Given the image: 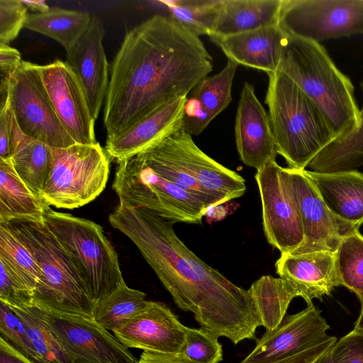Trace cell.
<instances>
[{
	"label": "cell",
	"mask_w": 363,
	"mask_h": 363,
	"mask_svg": "<svg viewBox=\"0 0 363 363\" xmlns=\"http://www.w3.org/2000/svg\"><path fill=\"white\" fill-rule=\"evenodd\" d=\"M146 294L127 286L125 282L113 293L98 302L94 311V320L109 331L138 313L146 304Z\"/></svg>",
	"instance_id": "obj_33"
},
{
	"label": "cell",
	"mask_w": 363,
	"mask_h": 363,
	"mask_svg": "<svg viewBox=\"0 0 363 363\" xmlns=\"http://www.w3.org/2000/svg\"><path fill=\"white\" fill-rule=\"evenodd\" d=\"M186 328L164 303L147 301L138 313L112 332L128 348L178 355L186 343Z\"/></svg>",
	"instance_id": "obj_16"
},
{
	"label": "cell",
	"mask_w": 363,
	"mask_h": 363,
	"mask_svg": "<svg viewBox=\"0 0 363 363\" xmlns=\"http://www.w3.org/2000/svg\"><path fill=\"white\" fill-rule=\"evenodd\" d=\"M362 165L363 106L359 110L357 128L349 134L332 141L311 160L308 167L318 173H334L356 170Z\"/></svg>",
	"instance_id": "obj_30"
},
{
	"label": "cell",
	"mask_w": 363,
	"mask_h": 363,
	"mask_svg": "<svg viewBox=\"0 0 363 363\" xmlns=\"http://www.w3.org/2000/svg\"><path fill=\"white\" fill-rule=\"evenodd\" d=\"M105 30L100 18L91 16L90 25L67 52V62L77 76L95 120L106 95L108 64L103 46Z\"/></svg>",
	"instance_id": "obj_19"
},
{
	"label": "cell",
	"mask_w": 363,
	"mask_h": 363,
	"mask_svg": "<svg viewBox=\"0 0 363 363\" xmlns=\"http://www.w3.org/2000/svg\"><path fill=\"white\" fill-rule=\"evenodd\" d=\"M20 52L0 43V109L7 103L9 81L22 62Z\"/></svg>",
	"instance_id": "obj_42"
},
{
	"label": "cell",
	"mask_w": 363,
	"mask_h": 363,
	"mask_svg": "<svg viewBox=\"0 0 363 363\" xmlns=\"http://www.w3.org/2000/svg\"><path fill=\"white\" fill-rule=\"evenodd\" d=\"M110 224L139 249L180 309L204 329L234 345L255 339L262 325L248 291L197 257L175 233V222L119 203Z\"/></svg>",
	"instance_id": "obj_2"
},
{
	"label": "cell",
	"mask_w": 363,
	"mask_h": 363,
	"mask_svg": "<svg viewBox=\"0 0 363 363\" xmlns=\"http://www.w3.org/2000/svg\"><path fill=\"white\" fill-rule=\"evenodd\" d=\"M329 210L359 228L363 223V174L357 170L318 173L303 170Z\"/></svg>",
	"instance_id": "obj_24"
},
{
	"label": "cell",
	"mask_w": 363,
	"mask_h": 363,
	"mask_svg": "<svg viewBox=\"0 0 363 363\" xmlns=\"http://www.w3.org/2000/svg\"><path fill=\"white\" fill-rule=\"evenodd\" d=\"M10 308L25 324L40 363H70L45 311L35 305L22 309Z\"/></svg>",
	"instance_id": "obj_31"
},
{
	"label": "cell",
	"mask_w": 363,
	"mask_h": 363,
	"mask_svg": "<svg viewBox=\"0 0 363 363\" xmlns=\"http://www.w3.org/2000/svg\"><path fill=\"white\" fill-rule=\"evenodd\" d=\"M13 121V113L6 104L0 110V160L11 159Z\"/></svg>",
	"instance_id": "obj_44"
},
{
	"label": "cell",
	"mask_w": 363,
	"mask_h": 363,
	"mask_svg": "<svg viewBox=\"0 0 363 363\" xmlns=\"http://www.w3.org/2000/svg\"><path fill=\"white\" fill-rule=\"evenodd\" d=\"M332 353L337 363H363V335L350 332L336 341Z\"/></svg>",
	"instance_id": "obj_41"
},
{
	"label": "cell",
	"mask_w": 363,
	"mask_h": 363,
	"mask_svg": "<svg viewBox=\"0 0 363 363\" xmlns=\"http://www.w3.org/2000/svg\"><path fill=\"white\" fill-rule=\"evenodd\" d=\"M340 286L353 292L363 306V236L355 230L345 237L335 252Z\"/></svg>",
	"instance_id": "obj_34"
},
{
	"label": "cell",
	"mask_w": 363,
	"mask_h": 363,
	"mask_svg": "<svg viewBox=\"0 0 363 363\" xmlns=\"http://www.w3.org/2000/svg\"><path fill=\"white\" fill-rule=\"evenodd\" d=\"M5 223L28 249L41 270L34 305L52 314L94 319L95 303L70 257L44 220Z\"/></svg>",
	"instance_id": "obj_5"
},
{
	"label": "cell",
	"mask_w": 363,
	"mask_h": 363,
	"mask_svg": "<svg viewBox=\"0 0 363 363\" xmlns=\"http://www.w3.org/2000/svg\"><path fill=\"white\" fill-rule=\"evenodd\" d=\"M262 211V224L268 242L281 254L296 250L303 241L300 212L286 168L268 162L255 176Z\"/></svg>",
	"instance_id": "obj_11"
},
{
	"label": "cell",
	"mask_w": 363,
	"mask_h": 363,
	"mask_svg": "<svg viewBox=\"0 0 363 363\" xmlns=\"http://www.w3.org/2000/svg\"><path fill=\"white\" fill-rule=\"evenodd\" d=\"M22 1L27 9L35 11L37 13H44L50 9L48 5L43 0H22Z\"/></svg>",
	"instance_id": "obj_47"
},
{
	"label": "cell",
	"mask_w": 363,
	"mask_h": 363,
	"mask_svg": "<svg viewBox=\"0 0 363 363\" xmlns=\"http://www.w3.org/2000/svg\"><path fill=\"white\" fill-rule=\"evenodd\" d=\"M277 70L317 106L336 138L357 128L359 109L353 85L319 43L286 35Z\"/></svg>",
	"instance_id": "obj_3"
},
{
	"label": "cell",
	"mask_w": 363,
	"mask_h": 363,
	"mask_svg": "<svg viewBox=\"0 0 363 363\" xmlns=\"http://www.w3.org/2000/svg\"><path fill=\"white\" fill-rule=\"evenodd\" d=\"M0 363H35L0 337Z\"/></svg>",
	"instance_id": "obj_45"
},
{
	"label": "cell",
	"mask_w": 363,
	"mask_h": 363,
	"mask_svg": "<svg viewBox=\"0 0 363 363\" xmlns=\"http://www.w3.org/2000/svg\"><path fill=\"white\" fill-rule=\"evenodd\" d=\"M265 104L277 155L303 170L336 136L317 106L286 75L267 74Z\"/></svg>",
	"instance_id": "obj_4"
},
{
	"label": "cell",
	"mask_w": 363,
	"mask_h": 363,
	"mask_svg": "<svg viewBox=\"0 0 363 363\" xmlns=\"http://www.w3.org/2000/svg\"><path fill=\"white\" fill-rule=\"evenodd\" d=\"M337 339L329 335L324 341L294 354L264 363H313L317 358L332 347Z\"/></svg>",
	"instance_id": "obj_43"
},
{
	"label": "cell",
	"mask_w": 363,
	"mask_h": 363,
	"mask_svg": "<svg viewBox=\"0 0 363 363\" xmlns=\"http://www.w3.org/2000/svg\"><path fill=\"white\" fill-rule=\"evenodd\" d=\"M238 65L228 61L223 69L201 79L184 106L182 127L191 135H200L232 101L231 88Z\"/></svg>",
	"instance_id": "obj_23"
},
{
	"label": "cell",
	"mask_w": 363,
	"mask_h": 363,
	"mask_svg": "<svg viewBox=\"0 0 363 363\" xmlns=\"http://www.w3.org/2000/svg\"><path fill=\"white\" fill-rule=\"evenodd\" d=\"M178 355L190 363H219L223 360V349L216 335L187 327L186 343Z\"/></svg>",
	"instance_id": "obj_37"
},
{
	"label": "cell",
	"mask_w": 363,
	"mask_h": 363,
	"mask_svg": "<svg viewBox=\"0 0 363 363\" xmlns=\"http://www.w3.org/2000/svg\"><path fill=\"white\" fill-rule=\"evenodd\" d=\"M279 26L316 43L363 33V0H281Z\"/></svg>",
	"instance_id": "obj_10"
},
{
	"label": "cell",
	"mask_w": 363,
	"mask_h": 363,
	"mask_svg": "<svg viewBox=\"0 0 363 363\" xmlns=\"http://www.w3.org/2000/svg\"><path fill=\"white\" fill-rule=\"evenodd\" d=\"M46 313L70 363H138L128 347L94 319Z\"/></svg>",
	"instance_id": "obj_12"
},
{
	"label": "cell",
	"mask_w": 363,
	"mask_h": 363,
	"mask_svg": "<svg viewBox=\"0 0 363 363\" xmlns=\"http://www.w3.org/2000/svg\"><path fill=\"white\" fill-rule=\"evenodd\" d=\"M0 262L19 277L34 294L41 277L40 267L28 249L5 223H0Z\"/></svg>",
	"instance_id": "obj_35"
},
{
	"label": "cell",
	"mask_w": 363,
	"mask_h": 363,
	"mask_svg": "<svg viewBox=\"0 0 363 363\" xmlns=\"http://www.w3.org/2000/svg\"><path fill=\"white\" fill-rule=\"evenodd\" d=\"M277 274L290 283L308 305L313 299L329 296L339 282L335 269V253L315 252L281 254L275 264Z\"/></svg>",
	"instance_id": "obj_20"
},
{
	"label": "cell",
	"mask_w": 363,
	"mask_h": 363,
	"mask_svg": "<svg viewBox=\"0 0 363 363\" xmlns=\"http://www.w3.org/2000/svg\"><path fill=\"white\" fill-rule=\"evenodd\" d=\"M117 162L113 189L119 203L146 208L175 223H198L209 209L196 196L164 179L136 155Z\"/></svg>",
	"instance_id": "obj_8"
},
{
	"label": "cell",
	"mask_w": 363,
	"mask_h": 363,
	"mask_svg": "<svg viewBox=\"0 0 363 363\" xmlns=\"http://www.w3.org/2000/svg\"><path fill=\"white\" fill-rule=\"evenodd\" d=\"M159 143L220 205L239 198L245 192L242 177L205 154L182 125Z\"/></svg>",
	"instance_id": "obj_15"
},
{
	"label": "cell",
	"mask_w": 363,
	"mask_h": 363,
	"mask_svg": "<svg viewBox=\"0 0 363 363\" xmlns=\"http://www.w3.org/2000/svg\"><path fill=\"white\" fill-rule=\"evenodd\" d=\"M28 9L22 0H0V43L13 40L25 26Z\"/></svg>",
	"instance_id": "obj_40"
},
{
	"label": "cell",
	"mask_w": 363,
	"mask_h": 363,
	"mask_svg": "<svg viewBox=\"0 0 363 363\" xmlns=\"http://www.w3.org/2000/svg\"><path fill=\"white\" fill-rule=\"evenodd\" d=\"M247 291L262 325L269 331L280 325L291 301L299 296L287 281L269 275L262 276L253 282Z\"/></svg>",
	"instance_id": "obj_28"
},
{
	"label": "cell",
	"mask_w": 363,
	"mask_h": 363,
	"mask_svg": "<svg viewBox=\"0 0 363 363\" xmlns=\"http://www.w3.org/2000/svg\"><path fill=\"white\" fill-rule=\"evenodd\" d=\"M136 156L164 179L196 196L208 208L220 205L164 150L159 142Z\"/></svg>",
	"instance_id": "obj_32"
},
{
	"label": "cell",
	"mask_w": 363,
	"mask_h": 363,
	"mask_svg": "<svg viewBox=\"0 0 363 363\" xmlns=\"http://www.w3.org/2000/svg\"><path fill=\"white\" fill-rule=\"evenodd\" d=\"M0 265V301L11 308L33 306V291L5 264Z\"/></svg>",
	"instance_id": "obj_39"
},
{
	"label": "cell",
	"mask_w": 363,
	"mask_h": 363,
	"mask_svg": "<svg viewBox=\"0 0 363 363\" xmlns=\"http://www.w3.org/2000/svg\"><path fill=\"white\" fill-rule=\"evenodd\" d=\"M99 143L51 147L41 196L49 206L73 209L95 199L104 189L109 158Z\"/></svg>",
	"instance_id": "obj_7"
},
{
	"label": "cell",
	"mask_w": 363,
	"mask_h": 363,
	"mask_svg": "<svg viewBox=\"0 0 363 363\" xmlns=\"http://www.w3.org/2000/svg\"><path fill=\"white\" fill-rule=\"evenodd\" d=\"M236 147L241 161L260 169L276 161L277 152L269 115L255 93V87L245 82L240 93L235 123Z\"/></svg>",
	"instance_id": "obj_18"
},
{
	"label": "cell",
	"mask_w": 363,
	"mask_h": 363,
	"mask_svg": "<svg viewBox=\"0 0 363 363\" xmlns=\"http://www.w3.org/2000/svg\"><path fill=\"white\" fill-rule=\"evenodd\" d=\"M332 347L317 358L313 363H337L333 357Z\"/></svg>",
	"instance_id": "obj_48"
},
{
	"label": "cell",
	"mask_w": 363,
	"mask_h": 363,
	"mask_svg": "<svg viewBox=\"0 0 363 363\" xmlns=\"http://www.w3.org/2000/svg\"><path fill=\"white\" fill-rule=\"evenodd\" d=\"M281 0H221L209 37H225L278 26Z\"/></svg>",
	"instance_id": "obj_25"
},
{
	"label": "cell",
	"mask_w": 363,
	"mask_h": 363,
	"mask_svg": "<svg viewBox=\"0 0 363 363\" xmlns=\"http://www.w3.org/2000/svg\"><path fill=\"white\" fill-rule=\"evenodd\" d=\"M138 363H190L179 355H170L143 351Z\"/></svg>",
	"instance_id": "obj_46"
},
{
	"label": "cell",
	"mask_w": 363,
	"mask_h": 363,
	"mask_svg": "<svg viewBox=\"0 0 363 363\" xmlns=\"http://www.w3.org/2000/svg\"><path fill=\"white\" fill-rule=\"evenodd\" d=\"M352 331L363 335V306L361 307L359 315L354 322V328Z\"/></svg>",
	"instance_id": "obj_49"
},
{
	"label": "cell",
	"mask_w": 363,
	"mask_h": 363,
	"mask_svg": "<svg viewBox=\"0 0 363 363\" xmlns=\"http://www.w3.org/2000/svg\"><path fill=\"white\" fill-rule=\"evenodd\" d=\"M7 105L23 135L53 148L76 144L55 113L38 65L22 60L10 79Z\"/></svg>",
	"instance_id": "obj_9"
},
{
	"label": "cell",
	"mask_w": 363,
	"mask_h": 363,
	"mask_svg": "<svg viewBox=\"0 0 363 363\" xmlns=\"http://www.w3.org/2000/svg\"><path fill=\"white\" fill-rule=\"evenodd\" d=\"M42 81L55 113L76 144L96 145L95 119L84 90L67 62L38 65Z\"/></svg>",
	"instance_id": "obj_14"
},
{
	"label": "cell",
	"mask_w": 363,
	"mask_h": 363,
	"mask_svg": "<svg viewBox=\"0 0 363 363\" xmlns=\"http://www.w3.org/2000/svg\"><path fill=\"white\" fill-rule=\"evenodd\" d=\"M0 337L35 363H40L23 320L0 301Z\"/></svg>",
	"instance_id": "obj_38"
},
{
	"label": "cell",
	"mask_w": 363,
	"mask_h": 363,
	"mask_svg": "<svg viewBox=\"0 0 363 363\" xmlns=\"http://www.w3.org/2000/svg\"><path fill=\"white\" fill-rule=\"evenodd\" d=\"M187 96L173 99L120 135L107 138L106 152L121 161L146 150L182 125Z\"/></svg>",
	"instance_id": "obj_21"
},
{
	"label": "cell",
	"mask_w": 363,
	"mask_h": 363,
	"mask_svg": "<svg viewBox=\"0 0 363 363\" xmlns=\"http://www.w3.org/2000/svg\"><path fill=\"white\" fill-rule=\"evenodd\" d=\"M91 16L60 8H50L44 13L28 14L25 28L48 36L67 52L88 29Z\"/></svg>",
	"instance_id": "obj_29"
},
{
	"label": "cell",
	"mask_w": 363,
	"mask_h": 363,
	"mask_svg": "<svg viewBox=\"0 0 363 363\" xmlns=\"http://www.w3.org/2000/svg\"><path fill=\"white\" fill-rule=\"evenodd\" d=\"M44 222L70 257L95 305L125 282L118 255L99 224L50 206Z\"/></svg>",
	"instance_id": "obj_6"
},
{
	"label": "cell",
	"mask_w": 363,
	"mask_h": 363,
	"mask_svg": "<svg viewBox=\"0 0 363 363\" xmlns=\"http://www.w3.org/2000/svg\"><path fill=\"white\" fill-rule=\"evenodd\" d=\"M169 17L182 23L196 35L210 36L214 29L221 0L160 1Z\"/></svg>",
	"instance_id": "obj_36"
},
{
	"label": "cell",
	"mask_w": 363,
	"mask_h": 363,
	"mask_svg": "<svg viewBox=\"0 0 363 363\" xmlns=\"http://www.w3.org/2000/svg\"><path fill=\"white\" fill-rule=\"evenodd\" d=\"M286 37L278 25L210 38L229 61L269 74L278 69Z\"/></svg>",
	"instance_id": "obj_22"
},
{
	"label": "cell",
	"mask_w": 363,
	"mask_h": 363,
	"mask_svg": "<svg viewBox=\"0 0 363 363\" xmlns=\"http://www.w3.org/2000/svg\"><path fill=\"white\" fill-rule=\"evenodd\" d=\"M212 69L199 36L169 16L155 15L134 27L112 62L104 108L107 138L186 97Z\"/></svg>",
	"instance_id": "obj_1"
},
{
	"label": "cell",
	"mask_w": 363,
	"mask_h": 363,
	"mask_svg": "<svg viewBox=\"0 0 363 363\" xmlns=\"http://www.w3.org/2000/svg\"><path fill=\"white\" fill-rule=\"evenodd\" d=\"M330 328L321 311L313 304L301 311L286 315L273 330H266L254 350L240 363H264L312 347L326 340Z\"/></svg>",
	"instance_id": "obj_17"
},
{
	"label": "cell",
	"mask_w": 363,
	"mask_h": 363,
	"mask_svg": "<svg viewBox=\"0 0 363 363\" xmlns=\"http://www.w3.org/2000/svg\"><path fill=\"white\" fill-rule=\"evenodd\" d=\"M301 218L303 241L291 255L315 252L335 253L348 234L358 227L334 215L323 201L303 170L286 168Z\"/></svg>",
	"instance_id": "obj_13"
},
{
	"label": "cell",
	"mask_w": 363,
	"mask_h": 363,
	"mask_svg": "<svg viewBox=\"0 0 363 363\" xmlns=\"http://www.w3.org/2000/svg\"><path fill=\"white\" fill-rule=\"evenodd\" d=\"M51 157V147L23 135L14 119L10 161L21 179L41 196Z\"/></svg>",
	"instance_id": "obj_27"
},
{
	"label": "cell",
	"mask_w": 363,
	"mask_h": 363,
	"mask_svg": "<svg viewBox=\"0 0 363 363\" xmlns=\"http://www.w3.org/2000/svg\"><path fill=\"white\" fill-rule=\"evenodd\" d=\"M50 206L18 175L10 160H0V223L44 220Z\"/></svg>",
	"instance_id": "obj_26"
}]
</instances>
